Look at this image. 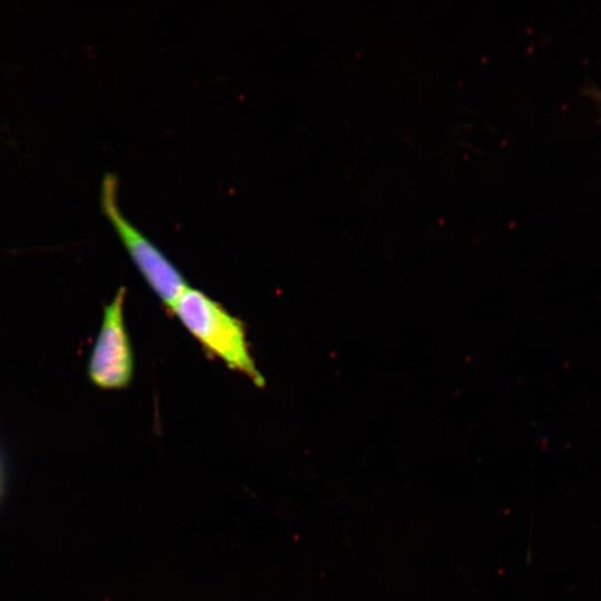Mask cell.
I'll use <instances>...</instances> for the list:
<instances>
[{"label":"cell","instance_id":"cell-1","mask_svg":"<svg viewBox=\"0 0 601 601\" xmlns=\"http://www.w3.org/2000/svg\"><path fill=\"white\" fill-rule=\"evenodd\" d=\"M170 311L208 353L255 385H265L250 353L243 322L221 304L200 289L187 286Z\"/></svg>","mask_w":601,"mask_h":601},{"label":"cell","instance_id":"cell-3","mask_svg":"<svg viewBox=\"0 0 601 601\" xmlns=\"http://www.w3.org/2000/svg\"><path fill=\"white\" fill-rule=\"evenodd\" d=\"M125 298L126 288L121 286L104 309L90 354L88 376L101 390L125 388L132 380L135 362L124 316Z\"/></svg>","mask_w":601,"mask_h":601},{"label":"cell","instance_id":"cell-4","mask_svg":"<svg viewBox=\"0 0 601 601\" xmlns=\"http://www.w3.org/2000/svg\"><path fill=\"white\" fill-rule=\"evenodd\" d=\"M583 95L594 102L601 120V89L593 85H589L584 88Z\"/></svg>","mask_w":601,"mask_h":601},{"label":"cell","instance_id":"cell-2","mask_svg":"<svg viewBox=\"0 0 601 601\" xmlns=\"http://www.w3.org/2000/svg\"><path fill=\"white\" fill-rule=\"evenodd\" d=\"M100 204L141 276L162 304L171 309L188 286L186 279L174 263L124 216L118 204V178L115 174L107 173L102 178Z\"/></svg>","mask_w":601,"mask_h":601}]
</instances>
